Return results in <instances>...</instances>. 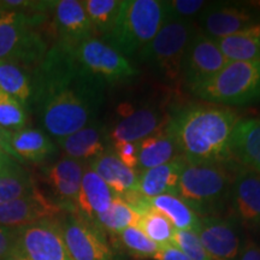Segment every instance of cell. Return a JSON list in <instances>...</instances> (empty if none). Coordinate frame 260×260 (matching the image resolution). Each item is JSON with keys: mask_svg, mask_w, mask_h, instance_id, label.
<instances>
[{"mask_svg": "<svg viewBox=\"0 0 260 260\" xmlns=\"http://www.w3.org/2000/svg\"><path fill=\"white\" fill-rule=\"evenodd\" d=\"M29 115L59 140L96 121L105 86L81 67L73 47L54 42L34 68Z\"/></svg>", "mask_w": 260, "mask_h": 260, "instance_id": "6da1fadb", "label": "cell"}, {"mask_svg": "<svg viewBox=\"0 0 260 260\" xmlns=\"http://www.w3.org/2000/svg\"><path fill=\"white\" fill-rule=\"evenodd\" d=\"M240 121L229 107L193 104L169 119L170 132L188 164H225L232 160V141Z\"/></svg>", "mask_w": 260, "mask_h": 260, "instance_id": "7a4b0ae2", "label": "cell"}, {"mask_svg": "<svg viewBox=\"0 0 260 260\" xmlns=\"http://www.w3.org/2000/svg\"><path fill=\"white\" fill-rule=\"evenodd\" d=\"M168 21L165 2L123 0L118 17L103 41L124 57L140 53Z\"/></svg>", "mask_w": 260, "mask_h": 260, "instance_id": "3957f363", "label": "cell"}, {"mask_svg": "<svg viewBox=\"0 0 260 260\" xmlns=\"http://www.w3.org/2000/svg\"><path fill=\"white\" fill-rule=\"evenodd\" d=\"M48 15L0 11V60L34 69L50 50L41 32Z\"/></svg>", "mask_w": 260, "mask_h": 260, "instance_id": "277c9868", "label": "cell"}, {"mask_svg": "<svg viewBox=\"0 0 260 260\" xmlns=\"http://www.w3.org/2000/svg\"><path fill=\"white\" fill-rule=\"evenodd\" d=\"M190 92L219 106H246L259 102L260 61H229L212 79Z\"/></svg>", "mask_w": 260, "mask_h": 260, "instance_id": "5b68a950", "label": "cell"}, {"mask_svg": "<svg viewBox=\"0 0 260 260\" xmlns=\"http://www.w3.org/2000/svg\"><path fill=\"white\" fill-rule=\"evenodd\" d=\"M198 31L190 19H168L153 40L140 52V60L167 83H178L183 56Z\"/></svg>", "mask_w": 260, "mask_h": 260, "instance_id": "8992f818", "label": "cell"}, {"mask_svg": "<svg viewBox=\"0 0 260 260\" xmlns=\"http://www.w3.org/2000/svg\"><path fill=\"white\" fill-rule=\"evenodd\" d=\"M235 175L225 164H187L182 171L177 197L194 211L204 212L223 203L232 189Z\"/></svg>", "mask_w": 260, "mask_h": 260, "instance_id": "52a82bcc", "label": "cell"}, {"mask_svg": "<svg viewBox=\"0 0 260 260\" xmlns=\"http://www.w3.org/2000/svg\"><path fill=\"white\" fill-rule=\"evenodd\" d=\"M81 67L104 86L128 82L139 71L126 57L98 38H92L73 47Z\"/></svg>", "mask_w": 260, "mask_h": 260, "instance_id": "ba28073f", "label": "cell"}, {"mask_svg": "<svg viewBox=\"0 0 260 260\" xmlns=\"http://www.w3.org/2000/svg\"><path fill=\"white\" fill-rule=\"evenodd\" d=\"M60 226L71 260H115L105 233L95 224L68 212Z\"/></svg>", "mask_w": 260, "mask_h": 260, "instance_id": "9c48e42d", "label": "cell"}, {"mask_svg": "<svg viewBox=\"0 0 260 260\" xmlns=\"http://www.w3.org/2000/svg\"><path fill=\"white\" fill-rule=\"evenodd\" d=\"M17 248L29 260H71L60 218L44 219L16 230Z\"/></svg>", "mask_w": 260, "mask_h": 260, "instance_id": "30bf717a", "label": "cell"}, {"mask_svg": "<svg viewBox=\"0 0 260 260\" xmlns=\"http://www.w3.org/2000/svg\"><path fill=\"white\" fill-rule=\"evenodd\" d=\"M229 63L218 45L198 31L188 45L181 65V81L191 90L207 82Z\"/></svg>", "mask_w": 260, "mask_h": 260, "instance_id": "8fae6325", "label": "cell"}, {"mask_svg": "<svg viewBox=\"0 0 260 260\" xmlns=\"http://www.w3.org/2000/svg\"><path fill=\"white\" fill-rule=\"evenodd\" d=\"M260 24V12L243 5H206L199 15L203 34L213 40L230 37Z\"/></svg>", "mask_w": 260, "mask_h": 260, "instance_id": "7c38bea8", "label": "cell"}, {"mask_svg": "<svg viewBox=\"0 0 260 260\" xmlns=\"http://www.w3.org/2000/svg\"><path fill=\"white\" fill-rule=\"evenodd\" d=\"M86 162L64 157L41 169V181L51 191V200L68 212L75 211Z\"/></svg>", "mask_w": 260, "mask_h": 260, "instance_id": "4fadbf2b", "label": "cell"}, {"mask_svg": "<svg viewBox=\"0 0 260 260\" xmlns=\"http://www.w3.org/2000/svg\"><path fill=\"white\" fill-rule=\"evenodd\" d=\"M64 210L37 187L30 193L0 205V225L17 230L44 219L59 218Z\"/></svg>", "mask_w": 260, "mask_h": 260, "instance_id": "5bb4252c", "label": "cell"}, {"mask_svg": "<svg viewBox=\"0 0 260 260\" xmlns=\"http://www.w3.org/2000/svg\"><path fill=\"white\" fill-rule=\"evenodd\" d=\"M51 29L56 42L69 47H76L81 42L95 38L82 2L77 0L54 2Z\"/></svg>", "mask_w": 260, "mask_h": 260, "instance_id": "9a60e30c", "label": "cell"}, {"mask_svg": "<svg viewBox=\"0 0 260 260\" xmlns=\"http://www.w3.org/2000/svg\"><path fill=\"white\" fill-rule=\"evenodd\" d=\"M121 118L109 130V141L112 145L118 142H139L168 125V117L155 106H142L121 110Z\"/></svg>", "mask_w": 260, "mask_h": 260, "instance_id": "2e32d148", "label": "cell"}, {"mask_svg": "<svg viewBox=\"0 0 260 260\" xmlns=\"http://www.w3.org/2000/svg\"><path fill=\"white\" fill-rule=\"evenodd\" d=\"M201 245L213 260H237L240 254V237L230 220L219 217H201L195 232Z\"/></svg>", "mask_w": 260, "mask_h": 260, "instance_id": "e0dca14e", "label": "cell"}, {"mask_svg": "<svg viewBox=\"0 0 260 260\" xmlns=\"http://www.w3.org/2000/svg\"><path fill=\"white\" fill-rule=\"evenodd\" d=\"M109 129L103 123L93 122L79 132L57 140L65 157L89 164L109 151Z\"/></svg>", "mask_w": 260, "mask_h": 260, "instance_id": "ac0fdd59", "label": "cell"}, {"mask_svg": "<svg viewBox=\"0 0 260 260\" xmlns=\"http://www.w3.org/2000/svg\"><path fill=\"white\" fill-rule=\"evenodd\" d=\"M230 195L240 220L248 228H260V174L247 169L237 171Z\"/></svg>", "mask_w": 260, "mask_h": 260, "instance_id": "d6986e66", "label": "cell"}, {"mask_svg": "<svg viewBox=\"0 0 260 260\" xmlns=\"http://www.w3.org/2000/svg\"><path fill=\"white\" fill-rule=\"evenodd\" d=\"M8 145L14 152L16 159L22 164H45L58 152L57 145L52 141L51 136H48L42 129L31 126H25L10 133Z\"/></svg>", "mask_w": 260, "mask_h": 260, "instance_id": "ffe728a7", "label": "cell"}, {"mask_svg": "<svg viewBox=\"0 0 260 260\" xmlns=\"http://www.w3.org/2000/svg\"><path fill=\"white\" fill-rule=\"evenodd\" d=\"M116 195L105 181L87 165L79 195L75 201L74 213L94 224L98 216L109 209Z\"/></svg>", "mask_w": 260, "mask_h": 260, "instance_id": "44dd1931", "label": "cell"}, {"mask_svg": "<svg viewBox=\"0 0 260 260\" xmlns=\"http://www.w3.org/2000/svg\"><path fill=\"white\" fill-rule=\"evenodd\" d=\"M187 164L188 161L181 155L160 167L141 171L138 182L139 194L146 199L162 194L177 195L181 174Z\"/></svg>", "mask_w": 260, "mask_h": 260, "instance_id": "7402d4cb", "label": "cell"}, {"mask_svg": "<svg viewBox=\"0 0 260 260\" xmlns=\"http://www.w3.org/2000/svg\"><path fill=\"white\" fill-rule=\"evenodd\" d=\"M88 167L105 181L116 197L122 198L138 190L139 174L125 167L112 149L90 161Z\"/></svg>", "mask_w": 260, "mask_h": 260, "instance_id": "603a6c76", "label": "cell"}, {"mask_svg": "<svg viewBox=\"0 0 260 260\" xmlns=\"http://www.w3.org/2000/svg\"><path fill=\"white\" fill-rule=\"evenodd\" d=\"M232 154L247 170L260 174V117L240 119L234 130Z\"/></svg>", "mask_w": 260, "mask_h": 260, "instance_id": "cb8c5ba5", "label": "cell"}, {"mask_svg": "<svg viewBox=\"0 0 260 260\" xmlns=\"http://www.w3.org/2000/svg\"><path fill=\"white\" fill-rule=\"evenodd\" d=\"M136 145H138L139 169L141 171L160 167L177 157H181L180 149L168 130V125L141 141L136 142Z\"/></svg>", "mask_w": 260, "mask_h": 260, "instance_id": "d4e9b609", "label": "cell"}, {"mask_svg": "<svg viewBox=\"0 0 260 260\" xmlns=\"http://www.w3.org/2000/svg\"><path fill=\"white\" fill-rule=\"evenodd\" d=\"M32 69L10 60H0V90L29 107L32 98Z\"/></svg>", "mask_w": 260, "mask_h": 260, "instance_id": "484cf974", "label": "cell"}, {"mask_svg": "<svg viewBox=\"0 0 260 260\" xmlns=\"http://www.w3.org/2000/svg\"><path fill=\"white\" fill-rule=\"evenodd\" d=\"M151 209L157 210L170 220L176 230L195 233L199 228L200 217L186 201L172 194H162L148 199Z\"/></svg>", "mask_w": 260, "mask_h": 260, "instance_id": "4316f807", "label": "cell"}, {"mask_svg": "<svg viewBox=\"0 0 260 260\" xmlns=\"http://www.w3.org/2000/svg\"><path fill=\"white\" fill-rule=\"evenodd\" d=\"M214 41L229 61H260V24Z\"/></svg>", "mask_w": 260, "mask_h": 260, "instance_id": "83f0119b", "label": "cell"}, {"mask_svg": "<svg viewBox=\"0 0 260 260\" xmlns=\"http://www.w3.org/2000/svg\"><path fill=\"white\" fill-rule=\"evenodd\" d=\"M37 187L31 171L24 164L14 160L0 171V205L23 197Z\"/></svg>", "mask_w": 260, "mask_h": 260, "instance_id": "f1b7e54d", "label": "cell"}, {"mask_svg": "<svg viewBox=\"0 0 260 260\" xmlns=\"http://www.w3.org/2000/svg\"><path fill=\"white\" fill-rule=\"evenodd\" d=\"M141 214L132 205H129L122 198L115 197L109 209L98 216L94 224L105 234L119 235L126 228L138 226Z\"/></svg>", "mask_w": 260, "mask_h": 260, "instance_id": "f546056e", "label": "cell"}, {"mask_svg": "<svg viewBox=\"0 0 260 260\" xmlns=\"http://www.w3.org/2000/svg\"><path fill=\"white\" fill-rule=\"evenodd\" d=\"M82 4L95 35L105 37L109 34L118 17L121 0H86Z\"/></svg>", "mask_w": 260, "mask_h": 260, "instance_id": "4dcf8cb0", "label": "cell"}, {"mask_svg": "<svg viewBox=\"0 0 260 260\" xmlns=\"http://www.w3.org/2000/svg\"><path fill=\"white\" fill-rule=\"evenodd\" d=\"M138 228L159 247L172 245L174 234L176 232L170 220L159 211L153 209H149L141 214Z\"/></svg>", "mask_w": 260, "mask_h": 260, "instance_id": "1f68e13d", "label": "cell"}, {"mask_svg": "<svg viewBox=\"0 0 260 260\" xmlns=\"http://www.w3.org/2000/svg\"><path fill=\"white\" fill-rule=\"evenodd\" d=\"M29 113L15 98L0 90V126L12 133L28 126Z\"/></svg>", "mask_w": 260, "mask_h": 260, "instance_id": "d6a6232c", "label": "cell"}, {"mask_svg": "<svg viewBox=\"0 0 260 260\" xmlns=\"http://www.w3.org/2000/svg\"><path fill=\"white\" fill-rule=\"evenodd\" d=\"M122 245L136 258H153L159 246L148 239L138 226H129L119 234Z\"/></svg>", "mask_w": 260, "mask_h": 260, "instance_id": "836d02e7", "label": "cell"}, {"mask_svg": "<svg viewBox=\"0 0 260 260\" xmlns=\"http://www.w3.org/2000/svg\"><path fill=\"white\" fill-rule=\"evenodd\" d=\"M172 245L176 246L190 260H213L201 245L199 237L193 232L176 230L172 239Z\"/></svg>", "mask_w": 260, "mask_h": 260, "instance_id": "e575fe53", "label": "cell"}, {"mask_svg": "<svg viewBox=\"0 0 260 260\" xmlns=\"http://www.w3.org/2000/svg\"><path fill=\"white\" fill-rule=\"evenodd\" d=\"M207 3L203 0H174L165 2L168 19H189L193 16L200 15L206 8Z\"/></svg>", "mask_w": 260, "mask_h": 260, "instance_id": "d590c367", "label": "cell"}, {"mask_svg": "<svg viewBox=\"0 0 260 260\" xmlns=\"http://www.w3.org/2000/svg\"><path fill=\"white\" fill-rule=\"evenodd\" d=\"M113 152L125 167L132 170L139 169L138 145L136 142H118L113 145Z\"/></svg>", "mask_w": 260, "mask_h": 260, "instance_id": "8d00e7d4", "label": "cell"}, {"mask_svg": "<svg viewBox=\"0 0 260 260\" xmlns=\"http://www.w3.org/2000/svg\"><path fill=\"white\" fill-rule=\"evenodd\" d=\"M16 248V230L0 225V260H8Z\"/></svg>", "mask_w": 260, "mask_h": 260, "instance_id": "74e56055", "label": "cell"}, {"mask_svg": "<svg viewBox=\"0 0 260 260\" xmlns=\"http://www.w3.org/2000/svg\"><path fill=\"white\" fill-rule=\"evenodd\" d=\"M154 260H190L176 246L167 245L159 247L158 252L153 255Z\"/></svg>", "mask_w": 260, "mask_h": 260, "instance_id": "f35d334b", "label": "cell"}, {"mask_svg": "<svg viewBox=\"0 0 260 260\" xmlns=\"http://www.w3.org/2000/svg\"><path fill=\"white\" fill-rule=\"evenodd\" d=\"M237 260H260V246L251 240L246 241L240 249Z\"/></svg>", "mask_w": 260, "mask_h": 260, "instance_id": "ab89813d", "label": "cell"}, {"mask_svg": "<svg viewBox=\"0 0 260 260\" xmlns=\"http://www.w3.org/2000/svg\"><path fill=\"white\" fill-rule=\"evenodd\" d=\"M14 160H17L14 152L10 149L8 142L0 138V171H2L5 167H8L9 164H11Z\"/></svg>", "mask_w": 260, "mask_h": 260, "instance_id": "60d3db41", "label": "cell"}, {"mask_svg": "<svg viewBox=\"0 0 260 260\" xmlns=\"http://www.w3.org/2000/svg\"><path fill=\"white\" fill-rule=\"evenodd\" d=\"M8 260H29L27 256H25L23 253L19 251L18 248H16L14 253H12L11 255H10V258Z\"/></svg>", "mask_w": 260, "mask_h": 260, "instance_id": "b9f144b4", "label": "cell"}, {"mask_svg": "<svg viewBox=\"0 0 260 260\" xmlns=\"http://www.w3.org/2000/svg\"><path fill=\"white\" fill-rule=\"evenodd\" d=\"M9 135H10V133H9V132H6V130H4V129L2 128V126H0V138H2L3 140H4V141L8 142Z\"/></svg>", "mask_w": 260, "mask_h": 260, "instance_id": "7bdbcfd3", "label": "cell"}]
</instances>
